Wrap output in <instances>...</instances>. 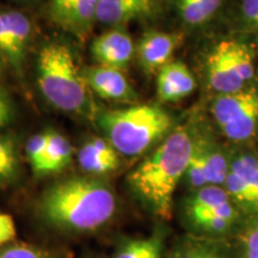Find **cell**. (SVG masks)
I'll return each mask as SVG.
<instances>
[{
	"mask_svg": "<svg viewBox=\"0 0 258 258\" xmlns=\"http://www.w3.org/2000/svg\"><path fill=\"white\" fill-rule=\"evenodd\" d=\"M224 0H177L176 6L180 19L185 24L202 25L217 15Z\"/></svg>",
	"mask_w": 258,
	"mask_h": 258,
	"instance_id": "d6986e66",
	"label": "cell"
},
{
	"mask_svg": "<svg viewBox=\"0 0 258 258\" xmlns=\"http://www.w3.org/2000/svg\"><path fill=\"white\" fill-rule=\"evenodd\" d=\"M15 171L16 169H12V167L0 165V182H4V180L11 178L15 175Z\"/></svg>",
	"mask_w": 258,
	"mask_h": 258,
	"instance_id": "83f0119b",
	"label": "cell"
},
{
	"mask_svg": "<svg viewBox=\"0 0 258 258\" xmlns=\"http://www.w3.org/2000/svg\"><path fill=\"white\" fill-rule=\"evenodd\" d=\"M166 251L165 235L156 233L125 241L118 247L115 258H165Z\"/></svg>",
	"mask_w": 258,
	"mask_h": 258,
	"instance_id": "ac0fdd59",
	"label": "cell"
},
{
	"mask_svg": "<svg viewBox=\"0 0 258 258\" xmlns=\"http://www.w3.org/2000/svg\"><path fill=\"white\" fill-rule=\"evenodd\" d=\"M235 16L241 30L258 36V0H238Z\"/></svg>",
	"mask_w": 258,
	"mask_h": 258,
	"instance_id": "44dd1931",
	"label": "cell"
},
{
	"mask_svg": "<svg viewBox=\"0 0 258 258\" xmlns=\"http://www.w3.org/2000/svg\"><path fill=\"white\" fill-rule=\"evenodd\" d=\"M196 80L191 71L182 61H171L157 77V96L160 102H178L191 95Z\"/></svg>",
	"mask_w": 258,
	"mask_h": 258,
	"instance_id": "5bb4252c",
	"label": "cell"
},
{
	"mask_svg": "<svg viewBox=\"0 0 258 258\" xmlns=\"http://www.w3.org/2000/svg\"><path fill=\"white\" fill-rule=\"evenodd\" d=\"M3 127H4V125H3V124H2V123H0V129H2V128H3Z\"/></svg>",
	"mask_w": 258,
	"mask_h": 258,
	"instance_id": "4dcf8cb0",
	"label": "cell"
},
{
	"mask_svg": "<svg viewBox=\"0 0 258 258\" xmlns=\"http://www.w3.org/2000/svg\"><path fill=\"white\" fill-rule=\"evenodd\" d=\"M165 258H240L235 239H211L184 233L177 237Z\"/></svg>",
	"mask_w": 258,
	"mask_h": 258,
	"instance_id": "30bf717a",
	"label": "cell"
},
{
	"mask_svg": "<svg viewBox=\"0 0 258 258\" xmlns=\"http://www.w3.org/2000/svg\"><path fill=\"white\" fill-rule=\"evenodd\" d=\"M240 258H258V222L247 224L235 238Z\"/></svg>",
	"mask_w": 258,
	"mask_h": 258,
	"instance_id": "7402d4cb",
	"label": "cell"
},
{
	"mask_svg": "<svg viewBox=\"0 0 258 258\" xmlns=\"http://www.w3.org/2000/svg\"><path fill=\"white\" fill-rule=\"evenodd\" d=\"M4 14L12 42V55L10 62L15 67H19L23 59L25 48L28 46L29 38H30L31 23L23 12L9 10V11H4Z\"/></svg>",
	"mask_w": 258,
	"mask_h": 258,
	"instance_id": "2e32d148",
	"label": "cell"
},
{
	"mask_svg": "<svg viewBox=\"0 0 258 258\" xmlns=\"http://www.w3.org/2000/svg\"><path fill=\"white\" fill-rule=\"evenodd\" d=\"M0 165L16 169V156L14 146L8 139L0 137Z\"/></svg>",
	"mask_w": 258,
	"mask_h": 258,
	"instance_id": "4316f807",
	"label": "cell"
},
{
	"mask_svg": "<svg viewBox=\"0 0 258 258\" xmlns=\"http://www.w3.org/2000/svg\"><path fill=\"white\" fill-rule=\"evenodd\" d=\"M0 258H50L36 246L25 243H11L0 246Z\"/></svg>",
	"mask_w": 258,
	"mask_h": 258,
	"instance_id": "cb8c5ba5",
	"label": "cell"
},
{
	"mask_svg": "<svg viewBox=\"0 0 258 258\" xmlns=\"http://www.w3.org/2000/svg\"><path fill=\"white\" fill-rule=\"evenodd\" d=\"M83 76L89 88L102 98L117 102L137 99V93L120 70L98 64L86 69Z\"/></svg>",
	"mask_w": 258,
	"mask_h": 258,
	"instance_id": "7c38bea8",
	"label": "cell"
},
{
	"mask_svg": "<svg viewBox=\"0 0 258 258\" xmlns=\"http://www.w3.org/2000/svg\"><path fill=\"white\" fill-rule=\"evenodd\" d=\"M247 224L258 222V147L244 145L232 151L222 185Z\"/></svg>",
	"mask_w": 258,
	"mask_h": 258,
	"instance_id": "ba28073f",
	"label": "cell"
},
{
	"mask_svg": "<svg viewBox=\"0 0 258 258\" xmlns=\"http://www.w3.org/2000/svg\"><path fill=\"white\" fill-rule=\"evenodd\" d=\"M185 233L211 239H235L247 225L224 186L194 190L182 206Z\"/></svg>",
	"mask_w": 258,
	"mask_h": 258,
	"instance_id": "277c9868",
	"label": "cell"
},
{
	"mask_svg": "<svg viewBox=\"0 0 258 258\" xmlns=\"http://www.w3.org/2000/svg\"><path fill=\"white\" fill-rule=\"evenodd\" d=\"M78 161L82 169L93 175H104L117 169L118 158H109L96 152L89 144H85L78 152Z\"/></svg>",
	"mask_w": 258,
	"mask_h": 258,
	"instance_id": "ffe728a7",
	"label": "cell"
},
{
	"mask_svg": "<svg viewBox=\"0 0 258 258\" xmlns=\"http://www.w3.org/2000/svg\"><path fill=\"white\" fill-rule=\"evenodd\" d=\"M73 147L66 138L55 132L48 133V146L38 173L48 175L64 169L72 159Z\"/></svg>",
	"mask_w": 258,
	"mask_h": 258,
	"instance_id": "e0dca14e",
	"label": "cell"
},
{
	"mask_svg": "<svg viewBox=\"0 0 258 258\" xmlns=\"http://www.w3.org/2000/svg\"><path fill=\"white\" fill-rule=\"evenodd\" d=\"M158 0H99L97 21L122 25L134 19L150 17L156 12Z\"/></svg>",
	"mask_w": 258,
	"mask_h": 258,
	"instance_id": "9a60e30c",
	"label": "cell"
},
{
	"mask_svg": "<svg viewBox=\"0 0 258 258\" xmlns=\"http://www.w3.org/2000/svg\"><path fill=\"white\" fill-rule=\"evenodd\" d=\"M17 230L14 219L10 214L0 212V246L11 244L16 239Z\"/></svg>",
	"mask_w": 258,
	"mask_h": 258,
	"instance_id": "d4e9b609",
	"label": "cell"
},
{
	"mask_svg": "<svg viewBox=\"0 0 258 258\" xmlns=\"http://www.w3.org/2000/svg\"><path fill=\"white\" fill-rule=\"evenodd\" d=\"M48 146V133L36 134L29 139L27 145V153L29 163L34 170V172L38 173L43 163L44 154H46Z\"/></svg>",
	"mask_w": 258,
	"mask_h": 258,
	"instance_id": "603a6c76",
	"label": "cell"
},
{
	"mask_svg": "<svg viewBox=\"0 0 258 258\" xmlns=\"http://www.w3.org/2000/svg\"><path fill=\"white\" fill-rule=\"evenodd\" d=\"M91 53L102 66L123 71L135 54V47L128 32L122 29H112L93 41Z\"/></svg>",
	"mask_w": 258,
	"mask_h": 258,
	"instance_id": "4fadbf2b",
	"label": "cell"
},
{
	"mask_svg": "<svg viewBox=\"0 0 258 258\" xmlns=\"http://www.w3.org/2000/svg\"><path fill=\"white\" fill-rule=\"evenodd\" d=\"M208 84L218 95L249 88L254 73V53L247 42L227 38L218 42L206 60Z\"/></svg>",
	"mask_w": 258,
	"mask_h": 258,
	"instance_id": "8992f818",
	"label": "cell"
},
{
	"mask_svg": "<svg viewBox=\"0 0 258 258\" xmlns=\"http://www.w3.org/2000/svg\"><path fill=\"white\" fill-rule=\"evenodd\" d=\"M0 54L8 57L9 61L12 55V42L4 11H0Z\"/></svg>",
	"mask_w": 258,
	"mask_h": 258,
	"instance_id": "484cf974",
	"label": "cell"
},
{
	"mask_svg": "<svg viewBox=\"0 0 258 258\" xmlns=\"http://www.w3.org/2000/svg\"><path fill=\"white\" fill-rule=\"evenodd\" d=\"M213 118L221 134L238 146L249 145L258 134V90L246 88L218 95L212 103Z\"/></svg>",
	"mask_w": 258,
	"mask_h": 258,
	"instance_id": "52a82bcc",
	"label": "cell"
},
{
	"mask_svg": "<svg viewBox=\"0 0 258 258\" xmlns=\"http://www.w3.org/2000/svg\"><path fill=\"white\" fill-rule=\"evenodd\" d=\"M0 74H2V54H0Z\"/></svg>",
	"mask_w": 258,
	"mask_h": 258,
	"instance_id": "f1b7e54d",
	"label": "cell"
},
{
	"mask_svg": "<svg viewBox=\"0 0 258 258\" xmlns=\"http://www.w3.org/2000/svg\"><path fill=\"white\" fill-rule=\"evenodd\" d=\"M55 2H66V0H55Z\"/></svg>",
	"mask_w": 258,
	"mask_h": 258,
	"instance_id": "f546056e",
	"label": "cell"
},
{
	"mask_svg": "<svg viewBox=\"0 0 258 258\" xmlns=\"http://www.w3.org/2000/svg\"><path fill=\"white\" fill-rule=\"evenodd\" d=\"M37 80L43 96L57 109L79 114L88 110L89 86L66 44L55 42L42 48Z\"/></svg>",
	"mask_w": 258,
	"mask_h": 258,
	"instance_id": "5b68a950",
	"label": "cell"
},
{
	"mask_svg": "<svg viewBox=\"0 0 258 258\" xmlns=\"http://www.w3.org/2000/svg\"><path fill=\"white\" fill-rule=\"evenodd\" d=\"M116 212L110 186L89 177H71L50 185L38 202L41 218L62 232L85 233L108 224Z\"/></svg>",
	"mask_w": 258,
	"mask_h": 258,
	"instance_id": "7a4b0ae2",
	"label": "cell"
},
{
	"mask_svg": "<svg viewBox=\"0 0 258 258\" xmlns=\"http://www.w3.org/2000/svg\"><path fill=\"white\" fill-rule=\"evenodd\" d=\"M99 0H49V16L64 30L77 36H85L97 19Z\"/></svg>",
	"mask_w": 258,
	"mask_h": 258,
	"instance_id": "8fae6325",
	"label": "cell"
},
{
	"mask_svg": "<svg viewBox=\"0 0 258 258\" xmlns=\"http://www.w3.org/2000/svg\"><path fill=\"white\" fill-rule=\"evenodd\" d=\"M182 43L183 34L180 32H147L139 41L135 49L139 64L147 74H158L171 62L173 54Z\"/></svg>",
	"mask_w": 258,
	"mask_h": 258,
	"instance_id": "9c48e42d",
	"label": "cell"
},
{
	"mask_svg": "<svg viewBox=\"0 0 258 258\" xmlns=\"http://www.w3.org/2000/svg\"><path fill=\"white\" fill-rule=\"evenodd\" d=\"M196 137L188 127L176 128L128 177L135 195L160 221L173 215V196L184 179Z\"/></svg>",
	"mask_w": 258,
	"mask_h": 258,
	"instance_id": "6da1fadb",
	"label": "cell"
},
{
	"mask_svg": "<svg viewBox=\"0 0 258 258\" xmlns=\"http://www.w3.org/2000/svg\"><path fill=\"white\" fill-rule=\"evenodd\" d=\"M99 124L117 152L135 157L170 134L172 117L160 106L143 104L104 112Z\"/></svg>",
	"mask_w": 258,
	"mask_h": 258,
	"instance_id": "3957f363",
	"label": "cell"
}]
</instances>
